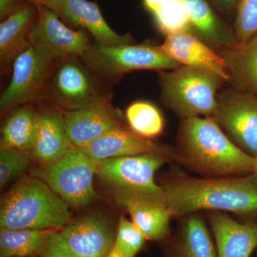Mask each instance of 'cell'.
Segmentation results:
<instances>
[{"label": "cell", "mask_w": 257, "mask_h": 257, "mask_svg": "<svg viewBox=\"0 0 257 257\" xmlns=\"http://www.w3.org/2000/svg\"><path fill=\"white\" fill-rule=\"evenodd\" d=\"M54 230L3 229L0 231L1 257H28L43 253Z\"/></svg>", "instance_id": "d4e9b609"}, {"label": "cell", "mask_w": 257, "mask_h": 257, "mask_svg": "<svg viewBox=\"0 0 257 257\" xmlns=\"http://www.w3.org/2000/svg\"><path fill=\"white\" fill-rule=\"evenodd\" d=\"M42 257H65L57 253L44 252L42 253Z\"/></svg>", "instance_id": "d590c367"}, {"label": "cell", "mask_w": 257, "mask_h": 257, "mask_svg": "<svg viewBox=\"0 0 257 257\" xmlns=\"http://www.w3.org/2000/svg\"><path fill=\"white\" fill-rule=\"evenodd\" d=\"M93 160L101 161L116 157L136 156L151 153L168 154L175 157V148L155 143L140 136L124 126L114 128L82 148Z\"/></svg>", "instance_id": "9a60e30c"}, {"label": "cell", "mask_w": 257, "mask_h": 257, "mask_svg": "<svg viewBox=\"0 0 257 257\" xmlns=\"http://www.w3.org/2000/svg\"><path fill=\"white\" fill-rule=\"evenodd\" d=\"M256 255H257V248H256Z\"/></svg>", "instance_id": "74e56055"}, {"label": "cell", "mask_w": 257, "mask_h": 257, "mask_svg": "<svg viewBox=\"0 0 257 257\" xmlns=\"http://www.w3.org/2000/svg\"><path fill=\"white\" fill-rule=\"evenodd\" d=\"M97 165L82 148L72 145L54 163L41 166L35 172V177L45 182L69 205L86 207L97 199L93 184Z\"/></svg>", "instance_id": "8992f818"}, {"label": "cell", "mask_w": 257, "mask_h": 257, "mask_svg": "<svg viewBox=\"0 0 257 257\" xmlns=\"http://www.w3.org/2000/svg\"><path fill=\"white\" fill-rule=\"evenodd\" d=\"M72 146L66 130L63 112L55 108L39 112L30 154L32 158L45 167L58 160Z\"/></svg>", "instance_id": "d6986e66"}, {"label": "cell", "mask_w": 257, "mask_h": 257, "mask_svg": "<svg viewBox=\"0 0 257 257\" xmlns=\"http://www.w3.org/2000/svg\"><path fill=\"white\" fill-rule=\"evenodd\" d=\"M230 80L257 96V34L225 52Z\"/></svg>", "instance_id": "cb8c5ba5"}, {"label": "cell", "mask_w": 257, "mask_h": 257, "mask_svg": "<svg viewBox=\"0 0 257 257\" xmlns=\"http://www.w3.org/2000/svg\"><path fill=\"white\" fill-rule=\"evenodd\" d=\"M186 217L171 257H217L215 242L202 218L196 213Z\"/></svg>", "instance_id": "7402d4cb"}, {"label": "cell", "mask_w": 257, "mask_h": 257, "mask_svg": "<svg viewBox=\"0 0 257 257\" xmlns=\"http://www.w3.org/2000/svg\"><path fill=\"white\" fill-rule=\"evenodd\" d=\"M146 238L133 221L120 218L114 248L121 257H135L143 248Z\"/></svg>", "instance_id": "f1b7e54d"}, {"label": "cell", "mask_w": 257, "mask_h": 257, "mask_svg": "<svg viewBox=\"0 0 257 257\" xmlns=\"http://www.w3.org/2000/svg\"><path fill=\"white\" fill-rule=\"evenodd\" d=\"M217 257H250L257 248V222H238L222 211L208 215Z\"/></svg>", "instance_id": "e0dca14e"}, {"label": "cell", "mask_w": 257, "mask_h": 257, "mask_svg": "<svg viewBox=\"0 0 257 257\" xmlns=\"http://www.w3.org/2000/svg\"><path fill=\"white\" fill-rule=\"evenodd\" d=\"M174 161L168 154L116 157L98 163L97 177L112 189L113 194H124L150 198L167 203L165 192L155 181V173L160 167Z\"/></svg>", "instance_id": "5b68a950"}, {"label": "cell", "mask_w": 257, "mask_h": 257, "mask_svg": "<svg viewBox=\"0 0 257 257\" xmlns=\"http://www.w3.org/2000/svg\"><path fill=\"white\" fill-rule=\"evenodd\" d=\"M26 1L30 2L34 4L46 5L50 0H26Z\"/></svg>", "instance_id": "836d02e7"}, {"label": "cell", "mask_w": 257, "mask_h": 257, "mask_svg": "<svg viewBox=\"0 0 257 257\" xmlns=\"http://www.w3.org/2000/svg\"><path fill=\"white\" fill-rule=\"evenodd\" d=\"M105 257H121V256L115 250V248L113 247L112 249L109 251V253H108Z\"/></svg>", "instance_id": "e575fe53"}, {"label": "cell", "mask_w": 257, "mask_h": 257, "mask_svg": "<svg viewBox=\"0 0 257 257\" xmlns=\"http://www.w3.org/2000/svg\"><path fill=\"white\" fill-rule=\"evenodd\" d=\"M159 79L162 102L181 119L215 114L216 93L224 79L214 71L182 65L160 72Z\"/></svg>", "instance_id": "277c9868"}, {"label": "cell", "mask_w": 257, "mask_h": 257, "mask_svg": "<svg viewBox=\"0 0 257 257\" xmlns=\"http://www.w3.org/2000/svg\"><path fill=\"white\" fill-rule=\"evenodd\" d=\"M160 185L172 218L203 210L257 216V178L253 174L199 178L174 170L162 178Z\"/></svg>", "instance_id": "6da1fadb"}, {"label": "cell", "mask_w": 257, "mask_h": 257, "mask_svg": "<svg viewBox=\"0 0 257 257\" xmlns=\"http://www.w3.org/2000/svg\"><path fill=\"white\" fill-rule=\"evenodd\" d=\"M175 162L202 177H231L253 172V157L235 145L209 116L182 119Z\"/></svg>", "instance_id": "7a4b0ae2"}, {"label": "cell", "mask_w": 257, "mask_h": 257, "mask_svg": "<svg viewBox=\"0 0 257 257\" xmlns=\"http://www.w3.org/2000/svg\"><path fill=\"white\" fill-rule=\"evenodd\" d=\"M79 57L55 61L42 97L60 111H74L94 105L107 97L101 92L91 69Z\"/></svg>", "instance_id": "52a82bcc"}, {"label": "cell", "mask_w": 257, "mask_h": 257, "mask_svg": "<svg viewBox=\"0 0 257 257\" xmlns=\"http://www.w3.org/2000/svg\"><path fill=\"white\" fill-rule=\"evenodd\" d=\"M37 7L38 14L29 36L30 44L45 49L55 60L66 57L82 58L90 47L85 32L70 30L46 6Z\"/></svg>", "instance_id": "7c38bea8"}, {"label": "cell", "mask_w": 257, "mask_h": 257, "mask_svg": "<svg viewBox=\"0 0 257 257\" xmlns=\"http://www.w3.org/2000/svg\"><path fill=\"white\" fill-rule=\"evenodd\" d=\"M118 205L124 208L132 221L146 239L163 241L170 235L172 216L167 203L150 198L124 194H114Z\"/></svg>", "instance_id": "ac0fdd59"}, {"label": "cell", "mask_w": 257, "mask_h": 257, "mask_svg": "<svg viewBox=\"0 0 257 257\" xmlns=\"http://www.w3.org/2000/svg\"><path fill=\"white\" fill-rule=\"evenodd\" d=\"M45 6L70 25L86 29L99 45L115 46L132 41L130 37L119 35L109 26L96 3L87 0H50Z\"/></svg>", "instance_id": "5bb4252c"}, {"label": "cell", "mask_w": 257, "mask_h": 257, "mask_svg": "<svg viewBox=\"0 0 257 257\" xmlns=\"http://www.w3.org/2000/svg\"><path fill=\"white\" fill-rule=\"evenodd\" d=\"M26 0H0V18L5 20L17 11Z\"/></svg>", "instance_id": "4dcf8cb0"}, {"label": "cell", "mask_w": 257, "mask_h": 257, "mask_svg": "<svg viewBox=\"0 0 257 257\" xmlns=\"http://www.w3.org/2000/svg\"><path fill=\"white\" fill-rule=\"evenodd\" d=\"M155 47L161 55L181 65L211 69L219 74L224 81H230L224 57L216 54L189 31L167 35L164 43Z\"/></svg>", "instance_id": "2e32d148"}, {"label": "cell", "mask_w": 257, "mask_h": 257, "mask_svg": "<svg viewBox=\"0 0 257 257\" xmlns=\"http://www.w3.org/2000/svg\"><path fill=\"white\" fill-rule=\"evenodd\" d=\"M236 0H211L216 8L223 13H229L234 9Z\"/></svg>", "instance_id": "1f68e13d"}, {"label": "cell", "mask_w": 257, "mask_h": 257, "mask_svg": "<svg viewBox=\"0 0 257 257\" xmlns=\"http://www.w3.org/2000/svg\"><path fill=\"white\" fill-rule=\"evenodd\" d=\"M237 45L244 43L257 34V0H241L235 20Z\"/></svg>", "instance_id": "f546056e"}, {"label": "cell", "mask_w": 257, "mask_h": 257, "mask_svg": "<svg viewBox=\"0 0 257 257\" xmlns=\"http://www.w3.org/2000/svg\"><path fill=\"white\" fill-rule=\"evenodd\" d=\"M38 116L29 104L12 109L2 128L1 145L31 154Z\"/></svg>", "instance_id": "603a6c76"}, {"label": "cell", "mask_w": 257, "mask_h": 257, "mask_svg": "<svg viewBox=\"0 0 257 257\" xmlns=\"http://www.w3.org/2000/svg\"><path fill=\"white\" fill-rule=\"evenodd\" d=\"M191 27L209 45L224 50L237 45L236 35L215 14L205 0H182Z\"/></svg>", "instance_id": "44dd1931"}, {"label": "cell", "mask_w": 257, "mask_h": 257, "mask_svg": "<svg viewBox=\"0 0 257 257\" xmlns=\"http://www.w3.org/2000/svg\"><path fill=\"white\" fill-rule=\"evenodd\" d=\"M69 140L74 146L85 147L114 128L122 126L109 96L88 107L62 111Z\"/></svg>", "instance_id": "4fadbf2b"}, {"label": "cell", "mask_w": 257, "mask_h": 257, "mask_svg": "<svg viewBox=\"0 0 257 257\" xmlns=\"http://www.w3.org/2000/svg\"><path fill=\"white\" fill-rule=\"evenodd\" d=\"M116 233L104 214L93 211L55 231L43 253L65 257H105L114 247Z\"/></svg>", "instance_id": "ba28073f"}, {"label": "cell", "mask_w": 257, "mask_h": 257, "mask_svg": "<svg viewBox=\"0 0 257 257\" xmlns=\"http://www.w3.org/2000/svg\"><path fill=\"white\" fill-rule=\"evenodd\" d=\"M125 115L130 128L143 138L152 140L163 132L162 115L151 103L135 101L128 106Z\"/></svg>", "instance_id": "484cf974"}, {"label": "cell", "mask_w": 257, "mask_h": 257, "mask_svg": "<svg viewBox=\"0 0 257 257\" xmlns=\"http://www.w3.org/2000/svg\"><path fill=\"white\" fill-rule=\"evenodd\" d=\"M71 220L69 204L36 177L23 179L1 201V229L57 231Z\"/></svg>", "instance_id": "3957f363"}, {"label": "cell", "mask_w": 257, "mask_h": 257, "mask_svg": "<svg viewBox=\"0 0 257 257\" xmlns=\"http://www.w3.org/2000/svg\"><path fill=\"white\" fill-rule=\"evenodd\" d=\"M38 14L37 5L27 1L0 25V60L3 65L15 59L30 46V32Z\"/></svg>", "instance_id": "ffe728a7"}, {"label": "cell", "mask_w": 257, "mask_h": 257, "mask_svg": "<svg viewBox=\"0 0 257 257\" xmlns=\"http://www.w3.org/2000/svg\"><path fill=\"white\" fill-rule=\"evenodd\" d=\"M252 174L256 176L257 178V156L253 157Z\"/></svg>", "instance_id": "8d00e7d4"}, {"label": "cell", "mask_w": 257, "mask_h": 257, "mask_svg": "<svg viewBox=\"0 0 257 257\" xmlns=\"http://www.w3.org/2000/svg\"><path fill=\"white\" fill-rule=\"evenodd\" d=\"M55 59L47 51L30 45L13 62L11 80L0 98L3 111L28 104L42 97Z\"/></svg>", "instance_id": "30bf717a"}, {"label": "cell", "mask_w": 257, "mask_h": 257, "mask_svg": "<svg viewBox=\"0 0 257 257\" xmlns=\"http://www.w3.org/2000/svg\"><path fill=\"white\" fill-rule=\"evenodd\" d=\"M214 121L243 152L257 156V96L230 92L218 98Z\"/></svg>", "instance_id": "8fae6325"}, {"label": "cell", "mask_w": 257, "mask_h": 257, "mask_svg": "<svg viewBox=\"0 0 257 257\" xmlns=\"http://www.w3.org/2000/svg\"><path fill=\"white\" fill-rule=\"evenodd\" d=\"M170 1L171 0H144V4L145 8L154 15Z\"/></svg>", "instance_id": "d6a6232c"}, {"label": "cell", "mask_w": 257, "mask_h": 257, "mask_svg": "<svg viewBox=\"0 0 257 257\" xmlns=\"http://www.w3.org/2000/svg\"><path fill=\"white\" fill-rule=\"evenodd\" d=\"M32 157L26 153L0 145V187L3 188L28 168Z\"/></svg>", "instance_id": "83f0119b"}, {"label": "cell", "mask_w": 257, "mask_h": 257, "mask_svg": "<svg viewBox=\"0 0 257 257\" xmlns=\"http://www.w3.org/2000/svg\"><path fill=\"white\" fill-rule=\"evenodd\" d=\"M159 29L169 35L189 31L190 21L182 0H171L153 15Z\"/></svg>", "instance_id": "4316f807"}, {"label": "cell", "mask_w": 257, "mask_h": 257, "mask_svg": "<svg viewBox=\"0 0 257 257\" xmlns=\"http://www.w3.org/2000/svg\"><path fill=\"white\" fill-rule=\"evenodd\" d=\"M82 59L93 72L109 80L133 71L172 70L182 66L161 55L155 47L130 44L105 46L96 43L90 45Z\"/></svg>", "instance_id": "9c48e42d"}]
</instances>
